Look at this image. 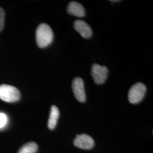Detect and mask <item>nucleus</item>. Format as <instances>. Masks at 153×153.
<instances>
[{"instance_id":"obj_1","label":"nucleus","mask_w":153,"mask_h":153,"mask_svg":"<svg viewBox=\"0 0 153 153\" xmlns=\"http://www.w3.org/2000/svg\"><path fill=\"white\" fill-rule=\"evenodd\" d=\"M53 33L47 24L42 23L39 26L36 31V41L40 48H45L52 43Z\"/></svg>"},{"instance_id":"obj_2","label":"nucleus","mask_w":153,"mask_h":153,"mask_svg":"<svg viewBox=\"0 0 153 153\" xmlns=\"http://www.w3.org/2000/svg\"><path fill=\"white\" fill-rule=\"evenodd\" d=\"M21 94L17 88L8 85H0V99L6 102L13 103L18 101Z\"/></svg>"},{"instance_id":"obj_3","label":"nucleus","mask_w":153,"mask_h":153,"mask_svg":"<svg viewBox=\"0 0 153 153\" xmlns=\"http://www.w3.org/2000/svg\"><path fill=\"white\" fill-rule=\"evenodd\" d=\"M146 92V87L142 83L138 82L131 86L128 93V99L131 104H137L144 98Z\"/></svg>"},{"instance_id":"obj_4","label":"nucleus","mask_w":153,"mask_h":153,"mask_svg":"<svg viewBox=\"0 0 153 153\" xmlns=\"http://www.w3.org/2000/svg\"><path fill=\"white\" fill-rule=\"evenodd\" d=\"M108 69L105 66L94 64L91 68V76L97 84H103L107 78Z\"/></svg>"},{"instance_id":"obj_5","label":"nucleus","mask_w":153,"mask_h":153,"mask_svg":"<svg viewBox=\"0 0 153 153\" xmlns=\"http://www.w3.org/2000/svg\"><path fill=\"white\" fill-rule=\"evenodd\" d=\"M72 89L76 98L80 102L86 101V94L84 82L79 77L75 78L72 82Z\"/></svg>"},{"instance_id":"obj_6","label":"nucleus","mask_w":153,"mask_h":153,"mask_svg":"<svg viewBox=\"0 0 153 153\" xmlns=\"http://www.w3.org/2000/svg\"><path fill=\"white\" fill-rule=\"evenodd\" d=\"M94 144L95 142L93 138L86 134L77 135L74 140V146L85 150L91 149Z\"/></svg>"},{"instance_id":"obj_7","label":"nucleus","mask_w":153,"mask_h":153,"mask_svg":"<svg viewBox=\"0 0 153 153\" xmlns=\"http://www.w3.org/2000/svg\"><path fill=\"white\" fill-rule=\"evenodd\" d=\"M75 30L82 37L89 38L92 36V30L88 23L82 20H76L74 23Z\"/></svg>"},{"instance_id":"obj_8","label":"nucleus","mask_w":153,"mask_h":153,"mask_svg":"<svg viewBox=\"0 0 153 153\" xmlns=\"http://www.w3.org/2000/svg\"><path fill=\"white\" fill-rule=\"evenodd\" d=\"M68 13L74 16L83 17L85 16V10L82 5L76 1H72L69 3L67 8Z\"/></svg>"},{"instance_id":"obj_9","label":"nucleus","mask_w":153,"mask_h":153,"mask_svg":"<svg viewBox=\"0 0 153 153\" xmlns=\"http://www.w3.org/2000/svg\"><path fill=\"white\" fill-rule=\"evenodd\" d=\"M59 115H60V112L58 108L55 105H52L51 108L49 120L48 122V126L49 129L52 130L55 129V127L57 125V123L59 117Z\"/></svg>"},{"instance_id":"obj_10","label":"nucleus","mask_w":153,"mask_h":153,"mask_svg":"<svg viewBox=\"0 0 153 153\" xmlns=\"http://www.w3.org/2000/svg\"><path fill=\"white\" fill-rule=\"evenodd\" d=\"M38 149V146L35 142H28L24 145L18 153H36Z\"/></svg>"},{"instance_id":"obj_11","label":"nucleus","mask_w":153,"mask_h":153,"mask_svg":"<svg viewBox=\"0 0 153 153\" xmlns=\"http://www.w3.org/2000/svg\"><path fill=\"white\" fill-rule=\"evenodd\" d=\"M7 122V116L4 113H0V129L4 128Z\"/></svg>"},{"instance_id":"obj_12","label":"nucleus","mask_w":153,"mask_h":153,"mask_svg":"<svg viewBox=\"0 0 153 153\" xmlns=\"http://www.w3.org/2000/svg\"><path fill=\"white\" fill-rule=\"evenodd\" d=\"M5 20V11L4 9L0 7V32L3 29L4 26Z\"/></svg>"}]
</instances>
